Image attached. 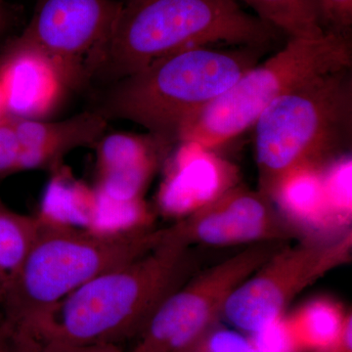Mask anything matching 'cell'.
<instances>
[{
    "instance_id": "obj_1",
    "label": "cell",
    "mask_w": 352,
    "mask_h": 352,
    "mask_svg": "<svg viewBox=\"0 0 352 352\" xmlns=\"http://www.w3.org/2000/svg\"><path fill=\"white\" fill-rule=\"evenodd\" d=\"M192 248L164 238L145 256L83 285L36 326L38 342L119 344L135 339L157 308L193 276Z\"/></svg>"
},
{
    "instance_id": "obj_2",
    "label": "cell",
    "mask_w": 352,
    "mask_h": 352,
    "mask_svg": "<svg viewBox=\"0 0 352 352\" xmlns=\"http://www.w3.org/2000/svg\"><path fill=\"white\" fill-rule=\"evenodd\" d=\"M284 36L236 0H122L94 80L111 83L179 51L206 46L271 48Z\"/></svg>"
},
{
    "instance_id": "obj_3",
    "label": "cell",
    "mask_w": 352,
    "mask_h": 352,
    "mask_svg": "<svg viewBox=\"0 0 352 352\" xmlns=\"http://www.w3.org/2000/svg\"><path fill=\"white\" fill-rule=\"evenodd\" d=\"M268 48L206 46L173 53L111 83L94 108L175 148L183 127L261 61Z\"/></svg>"
},
{
    "instance_id": "obj_4",
    "label": "cell",
    "mask_w": 352,
    "mask_h": 352,
    "mask_svg": "<svg viewBox=\"0 0 352 352\" xmlns=\"http://www.w3.org/2000/svg\"><path fill=\"white\" fill-rule=\"evenodd\" d=\"M164 228L101 231L76 228L39 215L38 232L0 314L30 333L65 298L92 279L141 258L163 242Z\"/></svg>"
},
{
    "instance_id": "obj_5",
    "label": "cell",
    "mask_w": 352,
    "mask_h": 352,
    "mask_svg": "<svg viewBox=\"0 0 352 352\" xmlns=\"http://www.w3.org/2000/svg\"><path fill=\"white\" fill-rule=\"evenodd\" d=\"M352 68L323 74L278 97L254 122L258 190L270 198L282 176L323 168L346 154L352 135Z\"/></svg>"
},
{
    "instance_id": "obj_6",
    "label": "cell",
    "mask_w": 352,
    "mask_h": 352,
    "mask_svg": "<svg viewBox=\"0 0 352 352\" xmlns=\"http://www.w3.org/2000/svg\"><path fill=\"white\" fill-rule=\"evenodd\" d=\"M352 68L351 36L288 38L284 47L245 72L183 127L179 143L215 150L252 129L278 97L315 76Z\"/></svg>"
},
{
    "instance_id": "obj_7",
    "label": "cell",
    "mask_w": 352,
    "mask_h": 352,
    "mask_svg": "<svg viewBox=\"0 0 352 352\" xmlns=\"http://www.w3.org/2000/svg\"><path fill=\"white\" fill-rule=\"evenodd\" d=\"M282 243L248 245L193 275L157 308L129 352H180L220 322L234 291L258 270Z\"/></svg>"
},
{
    "instance_id": "obj_8",
    "label": "cell",
    "mask_w": 352,
    "mask_h": 352,
    "mask_svg": "<svg viewBox=\"0 0 352 352\" xmlns=\"http://www.w3.org/2000/svg\"><path fill=\"white\" fill-rule=\"evenodd\" d=\"M351 258V229L335 239L282 245L234 291L222 317L237 331L251 335L286 314L294 298Z\"/></svg>"
},
{
    "instance_id": "obj_9",
    "label": "cell",
    "mask_w": 352,
    "mask_h": 352,
    "mask_svg": "<svg viewBox=\"0 0 352 352\" xmlns=\"http://www.w3.org/2000/svg\"><path fill=\"white\" fill-rule=\"evenodd\" d=\"M122 0H38L31 20L16 38L48 58L69 90L94 82Z\"/></svg>"
},
{
    "instance_id": "obj_10",
    "label": "cell",
    "mask_w": 352,
    "mask_h": 352,
    "mask_svg": "<svg viewBox=\"0 0 352 352\" xmlns=\"http://www.w3.org/2000/svg\"><path fill=\"white\" fill-rule=\"evenodd\" d=\"M164 238L192 248L284 243L298 237L270 198L240 183L207 207L164 227Z\"/></svg>"
},
{
    "instance_id": "obj_11",
    "label": "cell",
    "mask_w": 352,
    "mask_h": 352,
    "mask_svg": "<svg viewBox=\"0 0 352 352\" xmlns=\"http://www.w3.org/2000/svg\"><path fill=\"white\" fill-rule=\"evenodd\" d=\"M177 145L166 163L168 171L157 193V206L164 214L179 220L239 185L240 171L214 150L188 141Z\"/></svg>"
},
{
    "instance_id": "obj_12",
    "label": "cell",
    "mask_w": 352,
    "mask_h": 352,
    "mask_svg": "<svg viewBox=\"0 0 352 352\" xmlns=\"http://www.w3.org/2000/svg\"><path fill=\"white\" fill-rule=\"evenodd\" d=\"M94 148V191L119 201L142 200L155 175L173 149L148 132L105 133Z\"/></svg>"
},
{
    "instance_id": "obj_13",
    "label": "cell",
    "mask_w": 352,
    "mask_h": 352,
    "mask_svg": "<svg viewBox=\"0 0 352 352\" xmlns=\"http://www.w3.org/2000/svg\"><path fill=\"white\" fill-rule=\"evenodd\" d=\"M0 85L16 119L46 120L69 91L55 65L16 36L0 48Z\"/></svg>"
},
{
    "instance_id": "obj_14",
    "label": "cell",
    "mask_w": 352,
    "mask_h": 352,
    "mask_svg": "<svg viewBox=\"0 0 352 352\" xmlns=\"http://www.w3.org/2000/svg\"><path fill=\"white\" fill-rule=\"evenodd\" d=\"M12 119L21 147L20 173H55L63 168L65 157L74 150L94 148L108 126V120L94 109L56 122Z\"/></svg>"
},
{
    "instance_id": "obj_15",
    "label": "cell",
    "mask_w": 352,
    "mask_h": 352,
    "mask_svg": "<svg viewBox=\"0 0 352 352\" xmlns=\"http://www.w3.org/2000/svg\"><path fill=\"white\" fill-rule=\"evenodd\" d=\"M322 170L305 166L289 171L270 195L277 212L300 240H331L344 234L336 229L329 212Z\"/></svg>"
},
{
    "instance_id": "obj_16",
    "label": "cell",
    "mask_w": 352,
    "mask_h": 352,
    "mask_svg": "<svg viewBox=\"0 0 352 352\" xmlns=\"http://www.w3.org/2000/svg\"><path fill=\"white\" fill-rule=\"evenodd\" d=\"M351 314L335 298L318 296L287 314V319L300 352H310L339 339Z\"/></svg>"
},
{
    "instance_id": "obj_17",
    "label": "cell",
    "mask_w": 352,
    "mask_h": 352,
    "mask_svg": "<svg viewBox=\"0 0 352 352\" xmlns=\"http://www.w3.org/2000/svg\"><path fill=\"white\" fill-rule=\"evenodd\" d=\"M39 226V215L21 214L0 200V307L11 287Z\"/></svg>"
},
{
    "instance_id": "obj_18",
    "label": "cell",
    "mask_w": 352,
    "mask_h": 352,
    "mask_svg": "<svg viewBox=\"0 0 352 352\" xmlns=\"http://www.w3.org/2000/svg\"><path fill=\"white\" fill-rule=\"evenodd\" d=\"M245 3L256 17L287 38H316L324 36L314 0H236Z\"/></svg>"
},
{
    "instance_id": "obj_19",
    "label": "cell",
    "mask_w": 352,
    "mask_h": 352,
    "mask_svg": "<svg viewBox=\"0 0 352 352\" xmlns=\"http://www.w3.org/2000/svg\"><path fill=\"white\" fill-rule=\"evenodd\" d=\"M351 157L347 154L336 157L322 170L329 212L340 233L351 229Z\"/></svg>"
},
{
    "instance_id": "obj_20",
    "label": "cell",
    "mask_w": 352,
    "mask_h": 352,
    "mask_svg": "<svg viewBox=\"0 0 352 352\" xmlns=\"http://www.w3.org/2000/svg\"><path fill=\"white\" fill-rule=\"evenodd\" d=\"M180 352H261L245 333L220 322Z\"/></svg>"
},
{
    "instance_id": "obj_21",
    "label": "cell",
    "mask_w": 352,
    "mask_h": 352,
    "mask_svg": "<svg viewBox=\"0 0 352 352\" xmlns=\"http://www.w3.org/2000/svg\"><path fill=\"white\" fill-rule=\"evenodd\" d=\"M248 337L261 352H300L289 329L287 314Z\"/></svg>"
},
{
    "instance_id": "obj_22",
    "label": "cell",
    "mask_w": 352,
    "mask_h": 352,
    "mask_svg": "<svg viewBox=\"0 0 352 352\" xmlns=\"http://www.w3.org/2000/svg\"><path fill=\"white\" fill-rule=\"evenodd\" d=\"M324 34L351 36L352 0H314Z\"/></svg>"
},
{
    "instance_id": "obj_23",
    "label": "cell",
    "mask_w": 352,
    "mask_h": 352,
    "mask_svg": "<svg viewBox=\"0 0 352 352\" xmlns=\"http://www.w3.org/2000/svg\"><path fill=\"white\" fill-rule=\"evenodd\" d=\"M21 147L11 117L0 122V179L20 173Z\"/></svg>"
},
{
    "instance_id": "obj_24",
    "label": "cell",
    "mask_w": 352,
    "mask_h": 352,
    "mask_svg": "<svg viewBox=\"0 0 352 352\" xmlns=\"http://www.w3.org/2000/svg\"><path fill=\"white\" fill-rule=\"evenodd\" d=\"M39 352H124L119 344L100 342V344H73L60 340H46L39 342Z\"/></svg>"
},
{
    "instance_id": "obj_25",
    "label": "cell",
    "mask_w": 352,
    "mask_h": 352,
    "mask_svg": "<svg viewBox=\"0 0 352 352\" xmlns=\"http://www.w3.org/2000/svg\"><path fill=\"white\" fill-rule=\"evenodd\" d=\"M21 9L6 0H0V38H4L14 28L19 25Z\"/></svg>"
},
{
    "instance_id": "obj_26",
    "label": "cell",
    "mask_w": 352,
    "mask_h": 352,
    "mask_svg": "<svg viewBox=\"0 0 352 352\" xmlns=\"http://www.w3.org/2000/svg\"><path fill=\"white\" fill-rule=\"evenodd\" d=\"M310 352H352V314L347 319L339 339L330 346Z\"/></svg>"
},
{
    "instance_id": "obj_27",
    "label": "cell",
    "mask_w": 352,
    "mask_h": 352,
    "mask_svg": "<svg viewBox=\"0 0 352 352\" xmlns=\"http://www.w3.org/2000/svg\"><path fill=\"white\" fill-rule=\"evenodd\" d=\"M15 335L13 329L0 314V352H15Z\"/></svg>"
},
{
    "instance_id": "obj_28",
    "label": "cell",
    "mask_w": 352,
    "mask_h": 352,
    "mask_svg": "<svg viewBox=\"0 0 352 352\" xmlns=\"http://www.w3.org/2000/svg\"><path fill=\"white\" fill-rule=\"evenodd\" d=\"M13 331L15 335V352H39L38 340L27 333Z\"/></svg>"
},
{
    "instance_id": "obj_29",
    "label": "cell",
    "mask_w": 352,
    "mask_h": 352,
    "mask_svg": "<svg viewBox=\"0 0 352 352\" xmlns=\"http://www.w3.org/2000/svg\"><path fill=\"white\" fill-rule=\"evenodd\" d=\"M8 108H7V101L3 88L0 85V122L8 118Z\"/></svg>"
}]
</instances>
